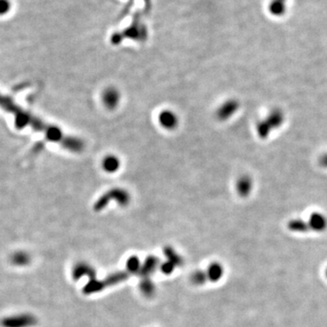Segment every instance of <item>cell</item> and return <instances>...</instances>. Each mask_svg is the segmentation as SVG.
<instances>
[{"instance_id":"4","label":"cell","mask_w":327,"mask_h":327,"mask_svg":"<svg viewBox=\"0 0 327 327\" xmlns=\"http://www.w3.org/2000/svg\"><path fill=\"white\" fill-rule=\"evenodd\" d=\"M111 199H117L118 203L121 204H127L128 202V195L125 190H122L120 188H115L113 190L109 191L105 195L101 198V199L96 203L95 208H103L106 203Z\"/></svg>"},{"instance_id":"13","label":"cell","mask_w":327,"mask_h":327,"mask_svg":"<svg viewBox=\"0 0 327 327\" xmlns=\"http://www.w3.org/2000/svg\"><path fill=\"white\" fill-rule=\"evenodd\" d=\"M103 167H104V170L107 172H116L119 168V160L118 157H116L114 155H109L106 158H104Z\"/></svg>"},{"instance_id":"14","label":"cell","mask_w":327,"mask_h":327,"mask_svg":"<svg viewBox=\"0 0 327 327\" xmlns=\"http://www.w3.org/2000/svg\"><path fill=\"white\" fill-rule=\"evenodd\" d=\"M210 276L211 279L213 281H216L220 277H222L223 269L219 264H213L210 268Z\"/></svg>"},{"instance_id":"12","label":"cell","mask_w":327,"mask_h":327,"mask_svg":"<svg viewBox=\"0 0 327 327\" xmlns=\"http://www.w3.org/2000/svg\"><path fill=\"white\" fill-rule=\"evenodd\" d=\"M288 229L292 232L295 233H305L308 231L310 227L308 226V223L304 222L301 219H295L288 223Z\"/></svg>"},{"instance_id":"3","label":"cell","mask_w":327,"mask_h":327,"mask_svg":"<svg viewBox=\"0 0 327 327\" xmlns=\"http://www.w3.org/2000/svg\"><path fill=\"white\" fill-rule=\"evenodd\" d=\"M284 117L280 111L276 110L268 117L264 121L260 123L258 126V133L261 137H266L274 128H277L281 125Z\"/></svg>"},{"instance_id":"7","label":"cell","mask_w":327,"mask_h":327,"mask_svg":"<svg viewBox=\"0 0 327 327\" xmlns=\"http://www.w3.org/2000/svg\"><path fill=\"white\" fill-rule=\"evenodd\" d=\"M177 116L171 111H164L159 115V123L168 129L175 128L177 126Z\"/></svg>"},{"instance_id":"6","label":"cell","mask_w":327,"mask_h":327,"mask_svg":"<svg viewBox=\"0 0 327 327\" xmlns=\"http://www.w3.org/2000/svg\"><path fill=\"white\" fill-rule=\"evenodd\" d=\"M238 105L239 104L236 100L227 101L218 110V118L222 119V120H226L227 118H230L232 115L236 113V110L238 108Z\"/></svg>"},{"instance_id":"2","label":"cell","mask_w":327,"mask_h":327,"mask_svg":"<svg viewBox=\"0 0 327 327\" xmlns=\"http://www.w3.org/2000/svg\"><path fill=\"white\" fill-rule=\"evenodd\" d=\"M37 323V319L29 313H18L6 316L0 321L2 327H34Z\"/></svg>"},{"instance_id":"5","label":"cell","mask_w":327,"mask_h":327,"mask_svg":"<svg viewBox=\"0 0 327 327\" xmlns=\"http://www.w3.org/2000/svg\"><path fill=\"white\" fill-rule=\"evenodd\" d=\"M308 226L313 231L322 232L327 227V219L322 213H313L309 218Z\"/></svg>"},{"instance_id":"9","label":"cell","mask_w":327,"mask_h":327,"mask_svg":"<svg viewBox=\"0 0 327 327\" xmlns=\"http://www.w3.org/2000/svg\"><path fill=\"white\" fill-rule=\"evenodd\" d=\"M10 261L17 266H26L31 262V256L25 251H18L11 255Z\"/></svg>"},{"instance_id":"16","label":"cell","mask_w":327,"mask_h":327,"mask_svg":"<svg viewBox=\"0 0 327 327\" xmlns=\"http://www.w3.org/2000/svg\"><path fill=\"white\" fill-rule=\"evenodd\" d=\"M326 277H327V270H326Z\"/></svg>"},{"instance_id":"10","label":"cell","mask_w":327,"mask_h":327,"mask_svg":"<svg viewBox=\"0 0 327 327\" xmlns=\"http://www.w3.org/2000/svg\"><path fill=\"white\" fill-rule=\"evenodd\" d=\"M238 193L242 196H246L249 195L250 191L252 189V181L248 177H241L239 181L237 182L236 186Z\"/></svg>"},{"instance_id":"15","label":"cell","mask_w":327,"mask_h":327,"mask_svg":"<svg viewBox=\"0 0 327 327\" xmlns=\"http://www.w3.org/2000/svg\"><path fill=\"white\" fill-rule=\"evenodd\" d=\"M322 166H324V167H327V154H324V155L322 156Z\"/></svg>"},{"instance_id":"8","label":"cell","mask_w":327,"mask_h":327,"mask_svg":"<svg viewBox=\"0 0 327 327\" xmlns=\"http://www.w3.org/2000/svg\"><path fill=\"white\" fill-rule=\"evenodd\" d=\"M119 98H120V95L117 89L108 88L107 90L104 91L103 99H104V104L108 108H115L118 105Z\"/></svg>"},{"instance_id":"1","label":"cell","mask_w":327,"mask_h":327,"mask_svg":"<svg viewBox=\"0 0 327 327\" xmlns=\"http://www.w3.org/2000/svg\"><path fill=\"white\" fill-rule=\"evenodd\" d=\"M147 36L146 27L139 20V17L136 16L134 21L129 27L126 28L122 33H117L112 37L114 43H120L124 38H132L135 40H145Z\"/></svg>"},{"instance_id":"11","label":"cell","mask_w":327,"mask_h":327,"mask_svg":"<svg viewBox=\"0 0 327 327\" xmlns=\"http://www.w3.org/2000/svg\"><path fill=\"white\" fill-rule=\"evenodd\" d=\"M286 0H272L269 5V11L274 16L280 17L286 11Z\"/></svg>"}]
</instances>
